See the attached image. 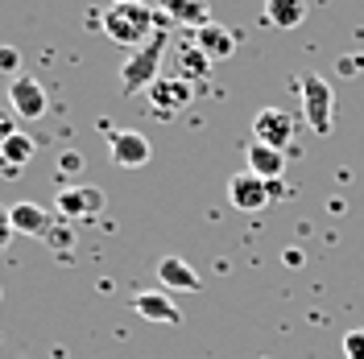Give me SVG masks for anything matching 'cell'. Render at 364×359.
Instances as JSON below:
<instances>
[{
  "label": "cell",
  "instance_id": "1",
  "mask_svg": "<svg viewBox=\"0 0 364 359\" xmlns=\"http://www.w3.org/2000/svg\"><path fill=\"white\" fill-rule=\"evenodd\" d=\"M100 29H104L116 45L141 50V45L158 33V17H154L149 4H112V9L100 17Z\"/></svg>",
  "mask_w": 364,
  "mask_h": 359
},
{
  "label": "cell",
  "instance_id": "2",
  "mask_svg": "<svg viewBox=\"0 0 364 359\" xmlns=\"http://www.w3.org/2000/svg\"><path fill=\"white\" fill-rule=\"evenodd\" d=\"M161 58H166V33L158 29L141 50H133V54L124 58V67H120V91H124V95L149 91L161 79Z\"/></svg>",
  "mask_w": 364,
  "mask_h": 359
},
{
  "label": "cell",
  "instance_id": "3",
  "mask_svg": "<svg viewBox=\"0 0 364 359\" xmlns=\"http://www.w3.org/2000/svg\"><path fill=\"white\" fill-rule=\"evenodd\" d=\"M298 95H302V116H306V128L315 136H327L331 133V124H336V99H331V83L323 79V74H302L298 79Z\"/></svg>",
  "mask_w": 364,
  "mask_h": 359
},
{
  "label": "cell",
  "instance_id": "4",
  "mask_svg": "<svg viewBox=\"0 0 364 359\" xmlns=\"http://www.w3.org/2000/svg\"><path fill=\"white\" fill-rule=\"evenodd\" d=\"M54 211L63 215V219H95L100 211H104V190L100 186H63L58 194H54Z\"/></svg>",
  "mask_w": 364,
  "mask_h": 359
},
{
  "label": "cell",
  "instance_id": "5",
  "mask_svg": "<svg viewBox=\"0 0 364 359\" xmlns=\"http://www.w3.org/2000/svg\"><path fill=\"white\" fill-rule=\"evenodd\" d=\"M9 108H13V116H21V120H42L50 112V95H46V87L38 79L17 74L9 83Z\"/></svg>",
  "mask_w": 364,
  "mask_h": 359
},
{
  "label": "cell",
  "instance_id": "6",
  "mask_svg": "<svg viewBox=\"0 0 364 359\" xmlns=\"http://www.w3.org/2000/svg\"><path fill=\"white\" fill-rule=\"evenodd\" d=\"M145 99H149V108L158 116H178L191 99H195V83H186V79H174V74H166V79H158L154 87L145 91Z\"/></svg>",
  "mask_w": 364,
  "mask_h": 359
},
{
  "label": "cell",
  "instance_id": "7",
  "mask_svg": "<svg viewBox=\"0 0 364 359\" xmlns=\"http://www.w3.org/2000/svg\"><path fill=\"white\" fill-rule=\"evenodd\" d=\"M290 136H294V116L290 112H282V108H261V112L252 116V140H257V145H269V149H282V153H286Z\"/></svg>",
  "mask_w": 364,
  "mask_h": 359
},
{
  "label": "cell",
  "instance_id": "8",
  "mask_svg": "<svg viewBox=\"0 0 364 359\" xmlns=\"http://www.w3.org/2000/svg\"><path fill=\"white\" fill-rule=\"evenodd\" d=\"M108 149H112V161L120 165V170H141V165H149V158H154L149 136L133 133V128H120V133H112V136H108Z\"/></svg>",
  "mask_w": 364,
  "mask_h": 359
},
{
  "label": "cell",
  "instance_id": "9",
  "mask_svg": "<svg viewBox=\"0 0 364 359\" xmlns=\"http://www.w3.org/2000/svg\"><path fill=\"white\" fill-rule=\"evenodd\" d=\"M228 202L236 206V211H261L265 202H269V182L257 178L252 170H245V174H232L228 178Z\"/></svg>",
  "mask_w": 364,
  "mask_h": 359
},
{
  "label": "cell",
  "instance_id": "10",
  "mask_svg": "<svg viewBox=\"0 0 364 359\" xmlns=\"http://www.w3.org/2000/svg\"><path fill=\"white\" fill-rule=\"evenodd\" d=\"M133 314L145 318V322H166V326H174L182 318V310L174 306V297H166V293L158 289H145L133 297Z\"/></svg>",
  "mask_w": 364,
  "mask_h": 359
},
{
  "label": "cell",
  "instance_id": "11",
  "mask_svg": "<svg viewBox=\"0 0 364 359\" xmlns=\"http://www.w3.org/2000/svg\"><path fill=\"white\" fill-rule=\"evenodd\" d=\"M158 281L166 289H178V293H199L203 289V277L191 269L182 256H161L158 260Z\"/></svg>",
  "mask_w": 364,
  "mask_h": 359
},
{
  "label": "cell",
  "instance_id": "12",
  "mask_svg": "<svg viewBox=\"0 0 364 359\" xmlns=\"http://www.w3.org/2000/svg\"><path fill=\"white\" fill-rule=\"evenodd\" d=\"M191 42L199 45L211 62H224V58H232V54H236V33H232V29H224V25H215V21L203 25V29H195V33H191Z\"/></svg>",
  "mask_w": 364,
  "mask_h": 359
},
{
  "label": "cell",
  "instance_id": "13",
  "mask_svg": "<svg viewBox=\"0 0 364 359\" xmlns=\"http://www.w3.org/2000/svg\"><path fill=\"white\" fill-rule=\"evenodd\" d=\"M174 79H186V83H203L211 79V58L195 42L174 45Z\"/></svg>",
  "mask_w": 364,
  "mask_h": 359
},
{
  "label": "cell",
  "instance_id": "14",
  "mask_svg": "<svg viewBox=\"0 0 364 359\" xmlns=\"http://www.w3.org/2000/svg\"><path fill=\"white\" fill-rule=\"evenodd\" d=\"M9 215H13V231H17V236H46V231L54 227V215L42 211L38 202H13Z\"/></svg>",
  "mask_w": 364,
  "mask_h": 359
},
{
  "label": "cell",
  "instance_id": "15",
  "mask_svg": "<svg viewBox=\"0 0 364 359\" xmlns=\"http://www.w3.org/2000/svg\"><path fill=\"white\" fill-rule=\"evenodd\" d=\"M249 170L257 174V178L277 182L282 174H286V153H282V149H269V145H257V140H252V145H249Z\"/></svg>",
  "mask_w": 364,
  "mask_h": 359
},
{
  "label": "cell",
  "instance_id": "16",
  "mask_svg": "<svg viewBox=\"0 0 364 359\" xmlns=\"http://www.w3.org/2000/svg\"><path fill=\"white\" fill-rule=\"evenodd\" d=\"M265 25L273 29H298L306 21V0H265Z\"/></svg>",
  "mask_w": 364,
  "mask_h": 359
},
{
  "label": "cell",
  "instance_id": "17",
  "mask_svg": "<svg viewBox=\"0 0 364 359\" xmlns=\"http://www.w3.org/2000/svg\"><path fill=\"white\" fill-rule=\"evenodd\" d=\"M33 153H38V140L25 136V133H13L0 145V165H4V170H21V165L33 161Z\"/></svg>",
  "mask_w": 364,
  "mask_h": 359
},
{
  "label": "cell",
  "instance_id": "18",
  "mask_svg": "<svg viewBox=\"0 0 364 359\" xmlns=\"http://www.w3.org/2000/svg\"><path fill=\"white\" fill-rule=\"evenodd\" d=\"M166 13L178 25H191V29L211 25V4L207 0H166Z\"/></svg>",
  "mask_w": 364,
  "mask_h": 359
},
{
  "label": "cell",
  "instance_id": "19",
  "mask_svg": "<svg viewBox=\"0 0 364 359\" xmlns=\"http://www.w3.org/2000/svg\"><path fill=\"white\" fill-rule=\"evenodd\" d=\"M0 74H21V50L17 45H0Z\"/></svg>",
  "mask_w": 364,
  "mask_h": 359
},
{
  "label": "cell",
  "instance_id": "20",
  "mask_svg": "<svg viewBox=\"0 0 364 359\" xmlns=\"http://www.w3.org/2000/svg\"><path fill=\"white\" fill-rule=\"evenodd\" d=\"M343 359H364V331H348L343 335Z\"/></svg>",
  "mask_w": 364,
  "mask_h": 359
},
{
  "label": "cell",
  "instance_id": "21",
  "mask_svg": "<svg viewBox=\"0 0 364 359\" xmlns=\"http://www.w3.org/2000/svg\"><path fill=\"white\" fill-rule=\"evenodd\" d=\"M58 174H63V178H70V174H83V158H79L75 149H67V153L58 158Z\"/></svg>",
  "mask_w": 364,
  "mask_h": 359
},
{
  "label": "cell",
  "instance_id": "22",
  "mask_svg": "<svg viewBox=\"0 0 364 359\" xmlns=\"http://www.w3.org/2000/svg\"><path fill=\"white\" fill-rule=\"evenodd\" d=\"M13 236H17V231H13V215H9V206H0V252L9 248Z\"/></svg>",
  "mask_w": 364,
  "mask_h": 359
},
{
  "label": "cell",
  "instance_id": "23",
  "mask_svg": "<svg viewBox=\"0 0 364 359\" xmlns=\"http://www.w3.org/2000/svg\"><path fill=\"white\" fill-rule=\"evenodd\" d=\"M46 240H50V248H70V231L67 227H50Z\"/></svg>",
  "mask_w": 364,
  "mask_h": 359
},
{
  "label": "cell",
  "instance_id": "24",
  "mask_svg": "<svg viewBox=\"0 0 364 359\" xmlns=\"http://www.w3.org/2000/svg\"><path fill=\"white\" fill-rule=\"evenodd\" d=\"M13 133H17V124H13V116H9V112H0V145H4V140H9Z\"/></svg>",
  "mask_w": 364,
  "mask_h": 359
},
{
  "label": "cell",
  "instance_id": "25",
  "mask_svg": "<svg viewBox=\"0 0 364 359\" xmlns=\"http://www.w3.org/2000/svg\"><path fill=\"white\" fill-rule=\"evenodd\" d=\"M286 265H290V269H298V265H302V252H294V248H290V252H286Z\"/></svg>",
  "mask_w": 364,
  "mask_h": 359
},
{
  "label": "cell",
  "instance_id": "26",
  "mask_svg": "<svg viewBox=\"0 0 364 359\" xmlns=\"http://www.w3.org/2000/svg\"><path fill=\"white\" fill-rule=\"evenodd\" d=\"M282 194H286V186H282V178H277V182H269V199H282Z\"/></svg>",
  "mask_w": 364,
  "mask_h": 359
},
{
  "label": "cell",
  "instance_id": "27",
  "mask_svg": "<svg viewBox=\"0 0 364 359\" xmlns=\"http://www.w3.org/2000/svg\"><path fill=\"white\" fill-rule=\"evenodd\" d=\"M112 4H145V0H112Z\"/></svg>",
  "mask_w": 364,
  "mask_h": 359
},
{
  "label": "cell",
  "instance_id": "28",
  "mask_svg": "<svg viewBox=\"0 0 364 359\" xmlns=\"http://www.w3.org/2000/svg\"><path fill=\"white\" fill-rule=\"evenodd\" d=\"M0 297H4V289H0Z\"/></svg>",
  "mask_w": 364,
  "mask_h": 359
}]
</instances>
